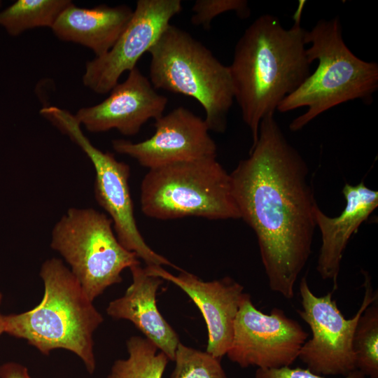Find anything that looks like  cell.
<instances>
[{"label": "cell", "mask_w": 378, "mask_h": 378, "mask_svg": "<svg viewBox=\"0 0 378 378\" xmlns=\"http://www.w3.org/2000/svg\"><path fill=\"white\" fill-rule=\"evenodd\" d=\"M181 10V0H138L129 24L113 46L86 63L83 85L97 94L109 92L124 72L136 66L170 20Z\"/></svg>", "instance_id": "11"}, {"label": "cell", "mask_w": 378, "mask_h": 378, "mask_svg": "<svg viewBox=\"0 0 378 378\" xmlns=\"http://www.w3.org/2000/svg\"><path fill=\"white\" fill-rule=\"evenodd\" d=\"M307 55L316 70L278 106L286 113L301 107L307 111L289 125L293 132L302 130L323 113L349 101L370 104L378 90V64L358 57L346 45L338 17L319 20L306 30Z\"/></svg>", "instance_id": "4"}, {"label": "cell", "mask_w": 378, "mask_h": 378, "mask_svg": "<svg viewBox=\"0 0 378 378\" xmlns=\"http://www.w3.org/2000/svg\"><path fill=\"white\" fill-rule=\"evenodd\" d=\"M352 346L356 370L369 378H378V297L360 316Z\"/></svg>", "instance_id": "20"}, {"label": "cell", "mask_w": 378, "mask_h": 378, "mask_svg": "<svg viewBox=\"0 0 378 378\" xmlns=\"http://www.w3.org/2000/svg\"><path fill=\"white\" fill-rule=\"evenodd\" d=\"M307 332L284 312L274 307L270 314L258 309L244 293L237 312L228 358L241 368L276 369L298 358Z\"/></svg>", "instance_id": "10"}, {"label": "cell", "mask_w": 378, "mask_h": 378, "mask_svg": "<svg viewBox=\"0 0 378 378\" xmlns=\"http://www.w3.org/2000/svg\"><path fill=\"white\" fill-rule=\"evenodd\" d=\"M285 29L276 16L256 18L237 42L229 66L234 99L249 127L253 147L262 119L274 114L279 104L311 74L306 29L300 15Z\"/></svg>", "instance_id": "2"}, {"label": "cell", "mask_w": 378, "mask_h": 378, "mask_svg": "<svg viewBox=\"0 0 378 378\" xmlns=\"http://www.w3.org/2000/svg\"><path fill=\"white\" fill-rule=\"evenodd\" d=\"M0 378H31L27 368L15 362H7L0 365Z\"/></svg>", "instance_id": "24"}, {"label": "cell", "mask_w": 378, "mask_h": 378, "mask_svg": "<svg viewBox=\"0 0 378 378\" xmlns=\"http://www.w3.org/2000/svg\"><path fill=\"white\" fill-rule=\"evenodd\" d=\"M103 102L80 108L74 117L90 132L117 130L125 136L136 134L150 119L163 115L167 97L158 94L149 78L136 66L118 83Z\"/></svg>", "instance_id": "13"}, {"label": "cell", "mask_w": 378, "mask_h": 378, "mask_svg": "<svg viewBox=\"0 0 378 378\" xmlns=\"http://www.w3.org/2000/svg\"><path fill=\"white\" fill-rule=\"evenodd\" d=\"M191 22L209 29L214 18L229 11H234L240 18L249 17L251 10L246 0H197L192 7Z\"/></svg>", "instance_id": "22"}, {"label": "cell", "mask_w": 378, "mask_h": 378, "mask_svg": "<svg viewBox=\"0 0 378 378\" xmlns=\"http://www.w3.org/2000/svg\"><path fill=\"white\" fill-rule=\"evenodd\" d=\"M126 344L128 358L115 360L107 378H162L169 359L153 342L132 336Z\"/></svg>", "instance_id": "19"}, {"label": "cell", "mask_w": 378, "mask_h": 378, "mask_svg": "<svg viewBox=\"0 0 378 378\" xmlns=\"http://www.w3.org/2000/svg\"><path fill=\"white\" fill-rule=\"evenodd\" d=\"M40 276L44 285L42 300L29 311L4 315V332L25 340L45 355L57 349L68 350L93 374V334L103 316L61 259L46 260Z\"/></svg>", "instance_id": "3"}, {"label": "cell", "mask_w": 378, "mask_h": 378, "mask_svg": "<svg viewBox=\"0 0 378 378\" xmlns=\"http://www.w3.org/2000/svg\"><path fill=\"white\" fill-rule=\"evenodd\" d=\"M155 133L145 141H112L114 150L149 169L172 163L216 158L217 146L204 120L179 106L155 120Z\"/></svg>", "instance_id": "12"}, {"label": "cell", "mask_w": 378, "mask_h": 378, "mask_svg": "<svg viewBox=\"0 0 378 378\" xmlns=\"http://www.w3.org/2000/svg\"><path fill=\"white\" fill-rule=\"evenodd\" d=\"M149 80L155 89L196 99L209 130L224 132L234 99L228 66L190 34L169 24L148 50Z\"/></svg>", "instance_id": "5"}, {"label": "cell", "mask_w": 378, "mask_h": 378, "mask_svg": "<svg viewBox=\"0 0 378 378\" xmlns=\"http://www.w3.org/2000/svg\"><path fill=\"white\" fill-rule=\"evenodd\" d=\"M133 11L127 5L86 8L72 4L59 15L51 29L59 39L85 46L100 57L115 43Z\"/></svg>", "instance_id": "17"}, {"label": "cell", "mask_w": 378, "mask_h": 378, "mask_svg": "<svg viewBox=\"0 0 378 378\" xmlns=\"http://www.w3.org/2000/svg\"><path fill=\"white\" fill-rule=\"evenodd\" d=\"M174 361L175 368L170 378H228L220 358L181 342Z\"/></svg>", "instance_id": "21"}, {"label": "cell", "mask_w": 378, "mask_h": 378, "mask_svg": "<svg viewBox=\"0 0 378 378\" xmlns=\"http://www.w3.org/2000/svg\"><path fill=\"white\" fill-rule=\"evenodd\" d=\"M3 295L0 292V305L2 301ZM4 332V315L0 313V335Z\"/></svg>", "instance_id": "25"}, {"label": "cell", "mask_w": 378, "mask_h": 378, "mask_svg": "<svg viewBox=\"0 0 378 378\" xmlns=\"http://www.w3.org/2000/svg\"><path fill=\"white\" fill-rule=\"evenodd\" d=\"M148 272L169 281L183 291L197 305L208 331L206 350L218 358L226 355L233 338L234 325L244 295V287L226 276L204 281L184 270L174 275L162 266H146Z\"/></svg>", "instance_id": "14"}, {"label": "cell", "mask_w": 378, "mask_h": 378, "mask_svg": "<svg viewBox=\"0 0 378 378\" xmlns=\"http://www.w3.org/2000/svg\"><path fill=\"white\" fill-rule=\"evenodd\" d=\"M50 247L64 258L89 299L122 281V272L140 264L113 232L111 219L92 208H70L55 224Z\"/></svg>", "instance_id": "7"}, {"label": "cell", "mask_w": 378, "mask_h": 378, "mask_svg": "<svg viewBox=\"0 0 378 378\" xmlns=\"http://www.w3.org/2000/svg\"><path fill=\"white\" fill-rule=\"evenodd\" d=\"M132 282L125 294L109 302L107 314L131 321L171 360H174L178 336L159 312L156 293L163 279L150 274L140 264L130 268Z\"/></svg>", "instance_id": "16"}, {"label": "cell", "mask_w": 378, "mask_h": 378, "mask_svg": "<svg viewBox=\"0 0 378 378\" xmlns=\"http://www.w3.org/2000/svg\"><path fill=\"white\" fill-rule=\"evenodd\" d=\"M362 273V303L350 318H346L339 309L332 299V292L316 296L311 290L306 276L301 279L299 290L302 309L298 312L309 326L312 337L302 345L298 358L315 374L345 377L356 370L352 346L354 330L363 312L378 297L370 274L363 270Z\"/></svg>", "instance_id": "9"}, {"label": "cell", "mask_w": 378, "mask_h": 378, "mask_svg": "<svg viewBox=\"0 0 378 378\" xmlns=\"http://www.w3.org/2000/svg\"><path fill=\"white\" fill-rule=\"evenodd\" d=\"M342 193L346 204L340 215L327 216L317 203L313 209L322 241L316 270L323 280L332 281L333 291L337 288L340 264L350 238L378 206V192L368 188L364 181L355 186L345 183Z\"/></svg>", "instance_id": "15"}, {"label": "cell", "mask_w": 378, "mask_h": 378, "mask_svg": "<svg viewBox=\"0 0 378 378\" xmlns=\"http://www.w3.org/2000/svg\"><path fill=\"white\" fill-rule=\"evenodd\" d=\"M308 174L307 163L274 114L262 119L249 157L230 174L240 218L256 235L268 286L286 299L294 296L316 227V202Z\"/></svg>", "instance_id": "1"}, {"label": "cell", "mask_w": 378, "mask_h": 378, "mask_svg": "<svg viewBox=\"0 0 378 378\" xmlns=\"http://www.w3.org/2000/svg\"><path fill=\"white\" fill-rule=\"evenodd\" d=\"M141 208L148 217L171 220L202 217L239 219L230 174L216 158L149 169L141 184Z\"/></svg>", "instance_id": "6"}, {"label": "cell", "mask_w": 378, "mask_h": 378, "mask_svg": "<svg viewBox=\"0 0 378 378\" xmlns=\"http://www.w3.org/2000/svg\"><path fill=\"white\" fill-rule=\"evenodd\" d=\"M255 378H324L312 372L309 369L301 368H292L290 366L276 369L258 368L255 373ZM344 378H366L359 370H356Z\"/></svg>", "instance_id": "23"}, {"label": "cell", "mask_w": 378, "mask_h": 378, "mask_svg": "<svg viewBox=\"0 0 378 378\" xmlns=\"http://www.w3.org/2000/svg\"><path fill=\"white\" fill-rule=\"evenodd\" d=\"M41 113L67 134L91 160L96 174L94 186L96 201L111 219L120 244L135 253L146 266L167 265L181 271L153 251L138 229L129 187V165L118 161L113 154L103 152L93 146L83 133L74 115L55 106L43 108Z\"/></svg>", "instance_id": "8"}, {"label": "cell", "mask_w": 378, "mask_h": 378, "mask_svg": "<svg viewBox=\"0 0 378 378\" xmlns=\"http://www.w3.org/2000/svg\"><path fill=\"white\" fill-rule=\"evenodd\" d=\"M70 0H18L0 13V25L12 36L36 27L52 28Z\"/></svg>", "instance_id": "18"}]
</instances>
